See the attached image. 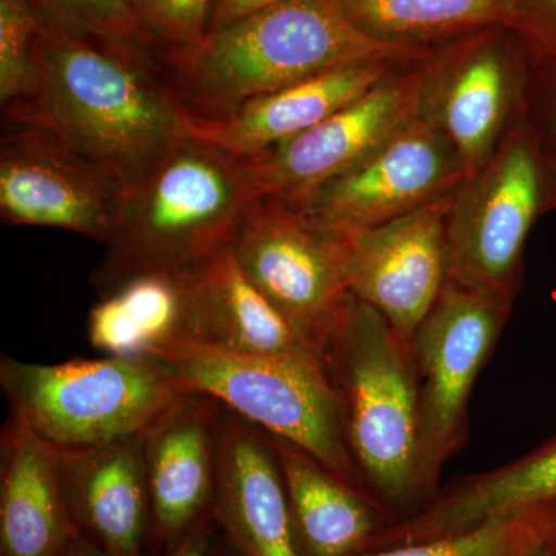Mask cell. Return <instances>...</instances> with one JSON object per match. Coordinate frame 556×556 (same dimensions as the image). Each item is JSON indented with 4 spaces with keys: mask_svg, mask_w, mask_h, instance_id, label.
<instances>
[{
    "mask_svg": "<svg viewBox=\"0 0 556 556\" xmlns=\"http://www.w3.org/2000/svg\"><path fill=\"white\" fill-rule=\"evenodd\" d=\"M7 124L38 127L127 190L190 134L169 68L155 51L46 16L33 43V86L2 109Z\"/></svg>",
    "mask_w": 556,
    "mask_h": 556,
    "instance_id": "1",
    "label": "cell"
},
{
    "mask_svg": "<svg viewBox=\"0 0 556 556\" xmlns=\"http://www.w3.org/2000/svg\"><path fill=\"white\" fill-rule=\"evenodd\" d=\"M431 54L372 38L348 20L336 0H280L208 33L195 53L169 72L190 116L218 119L244 102L329 70L413 67Z\"/></svg>",
    "mask_w": 556,
    "mask_h": 556,
    "instance_id": "2",
    "label": "cell"
},
{
    "mask_svg": "<svg viewBox=\"0 0 556 556\" xmlns=\"http://www.w3.org/2000/svg\"><path fill=\"white\" fill-rule=\"evenodd\" d=\"M255 200L247 163L190 131L127 190L91 287L104 298L137 277L199 268L233 248Z\"/></svg>",
    "mask_w": 556,
    "mask_h": 556,
    "instance_id": "3",
    "label": "cell"
},
{
    "mask_svg": "<svg viewBox=\"0 0 556 556\" xmlns=\"http://www.w3.org/2000/svg\"><path fill=\"white\" fill-rule=\"evenodd\" d=\"M321 361L348 447L386 526L415 517L427 501L417 482L419 375L412 342L350 294Z\"/></svg>",
    "mask_w": 556,
    "mask_h": 556,
    "instance_id": "4",
    "label": "cell"
},
{
    "mask_svg": "<svg viewBox=\"0 0 556 556\" xmlns=\"http://www.w3.org/2000/svg\"><path fill=\"white\" fill-rule=\"evenodd\" d=\"M0 387L10 416L65 453L144 433L190 394L159 356L75 358L54 365L3 356Z\"/></svg>",
    "mask_w": 556,
    "mask_h": 556,
    "instance_id": "5",
    "label": "cell"
},
{
    "mask_svg": "<svg viewBox=\"0 0 556 556\" xmlns=\"http://www.w3.org/2000/svg\"><path fill=\"white\" fill-rule=\"evenodd\" d=\"M156 356L190 393L206 394L263 433L295 445L369 497L320 358L251 356L192 343H177Z\"/></svg>",
    "mask_w": 556,
    "mask_h": 556,
    "instance_id": "6",
    "label": "cell"
},
{
    "mask_svg": "<svg viewBox=\"0 0 556 556\" xmlns=\"http://www.w3.org/2000/svg\"><path fill=\"white\" fill-rule=\"evenodd\" d=\"M556 172L527 118L457 190L448 217L447 280L514 302L530 229L552 197Z\"/></svg>",
    "mask_w": 556,
    "mask_h": 556,
    "instance_id": "7",
    "label": "cell"
},
{
    "mask_svg": "<svg viewBox=\"0 0 556 556\" xmlns=\"http://www.w3.org/2000/svg\"><path fill=\"white\" fill-rule=\"evenodd\" d=\"M511 303L447 280L412 340L419 375L417 482L427 504L438 493L439 471L466 439L471 388Z\"/></svg>",
    "mask_w": 556,
    "mask_h": 556,
    "instance_id": "8",
    "label": "cell"
},
{
    "mask_svg": "<svg viewBox=\"0 0 556 556\" xmlns=\"http://www.w3.org/2000/svg\"><path fill=\"white\" fill-rule=\"evenodd\" d=\"M233 255L252 287L321 357L350 295L345 233L314 225L281 201L258 199Z\"/></svg>",
    "mask_w": 556,
    "mask_h": 556,
    "instance_id": "9",
    "label": "cell"
},
{
    "mask_svg": "<svg viewBox=\"0 0 556 556\" xmlns=\"http://www.w3.org/2000/svg\"><path fill=\"white\" fill-rule=\"evenodd\" d=\"M527 53L506 28L452 40L424 62L417 116L450 139L471 175L527 110Z\"/></svg>",
    "mask_w": 556,
    "mask_h": 556,
    "instance_id": "10",
    "label": "cell"
},
{
    "mask_svg": "<svg viewBox=\"0 0 556 556\" xmlns=\"http://www.w3.org/2000/svg\"><path fill=\"white\" fill-rule=\"evenodd\" d=\"M468 178L450 139L416 116L294 208L321 228L354 232L444 199Z\"/></svg>",
    "mask_w": 556,
    "mask_h": 556,
    "instance_id": "11",
    "label": "cell"
},
{
    "mask_svg": "<svg viewBox=\"0 0 556 556\" xmlns=\"http://www.w3.org/2000/svg\"><path fill=\"white\" fill-rule=\"evenodd\" d=\"M0 142V215L11 226L70 230L108 244L127 189L47 131L9 124Z\"/></svg>",
    "mask_w": 556,
    "mask_h": 556,
    "instance_id": "12",
    "label": "cell"
},
{
    "mask_svg": "<svg viewBox=\"0 0 556 556\" xmlns=\"http://www.w3.org/2000/svg\"><path fill=\"white\" fill-rule=\"evenodd\" d=\"M424 62L397 70L313 129L243 160L258 199L299 207L416 118Z\"/></svg>",
    "mask_w": 556,
    "mask_h": 556,
    "instance_id": "13",
    "label": "cell"
},
{
    "mask_svg": "<svg viewBox=\"0 0 556 556\" xmlns=\"http://www.w3.org/2000/svg\"><path fill=\"white\" fill-rule=\"evenodd\" d=\"M456 192L386 225L343 232L348 291L378 309L408 342L447 281V228Z\"/></svg>",
    "mask_w": 556,
    "mask_h": 556,
    "instance_id": "14",
    "label": "cell"
},
{
    "mask_svg": "<svg viewBox=\"0 0 556 556\" xmlns=\"http://www.w3.org/2000/svg\"><path fill=\"white\" fill-rule=\"evenodd\" d=\"M223 405L190 393L144 431L152 536L175 546L212 514Z\"/></svg>",
    "mask_w": 556,
    "mask_h": 556,
    "instance_id": "15",
    "label": "cell"
},
{
    "mask_svg": "<svg viewBox=\"0 0 556 556\" xmlns=\"http://www.w3.org/2000/svg\"><path fill=\"white\" fill-rule=\"evenodd\" d=\"M212 515L236 556H300L287 489L268 437L225 407Z\"/></svg>",
    "mask_w": 556,
    "mask_h": 556,
    "instance_id": "16",
    "label": "cell"
},
{
    "mask_svg": "<svg viewBox=\"0 0 556 556\" xmlns=\"http://www.w3.org/2000/svg\"><path fill=\"white\" fill-rule=\"evenodd\" d=\"M62 471L80 535L110 556H144L152 536L144 433L62 452Z\"/></svg>",
    "mask_w": 556,
    "mask_h": 556,
    "instance_id": "17",
    "label": "cell"
},
{
    "mask_svg": "<svg viewBox=\"0 0 556 556\" xmlns=\"http://www.w3.org/2000/svg\"><path fill=\"white\" fill-rule=\"evenodd\" d=\"M78 535L61 450L10 416L0 438L2 556H64Z\"/></svg>",
    "mask_w": 556,
    "mask_h": 556,
    "instance_id": "18",
    "label": "cell"
},
{
    "mask_svg": "<svg viewBox=\"0 0 556 556\" xmlns=\"http://www.w3.org/2000/svg\"><path fill=\"white\" fill-rule=\"evenodd\" d=\"M185 299L181 343L251 356L321 361L320 354L252 287L233 248L185 273Z\"/></svg>",
    "mask_w": 556,
    "mask_h": 556,
    "instance_id": "19",
    "label": "cell"
},
{
    "mask_svg": "<svg viewBox=\"0 0 556 556\" xmlns=\"http://www.w3.org/2000/svg\"><path fill=\"white\" fill-rule=\"evenodd\" d=\"M402 68L408 67L361 64L329 70L244 102L223 118L189 115L190 131L236 159H254L313 129Z\"/></svg>",
    "mask_w": 556,
    "mask_h": 556,
    "instance_id": "20",
    "label": "cell"
},
{
    "mask_svg": "<svg viewBox=\"0 0 556 556\" xmlns=\"http://www.w3.org/2000/svg\"><path fill=\"white\" fill-rule=\"evenodd\" d=\"M551 501H556V437L521 459L438 492L415 517L383 526L369 551L455 535L496 515Z\"/></svg>",
    "mask_w": 556,
    "mask_h": 556,
    "instance_id": "21",
    "label": "cell"
},
{
    "mask_svg": "<svg viewBox=\"0 0 556 556\" xmlns=\"http://www.w3.org/2000/svg\"><path fill=\"white\" fill-rule=\"evenodd\" d=\"M266 437L283 477L300 556L367 552L387 525L379 507L295 445Z\"/></svg>",
    "mask_w": 556,
    "mask_h": 556,
    "instance_id": "22",
    "label": "cell"
},
{
    "mask_svg": "<svg viewBox=\"0 0 556 556\" xmlns=\"http://www.w3.org/2000/svg\"><path fill=\"white\" fill-rule=\"evenodd\" d=\"M185 273L134 278L91 308V346L105 356H156L185 339Z\"/></svg>",
    "mask_w": 556,
    "mask_h": 556,
    "instance_id": "23",
    "label": "cell"
},
{
    "mask_svg": "<svg viewBox=\"0 0 556 556\" xmlns=\"http://www.w3.org/2000/svg\"><path fill=\"white\" fill-rule=\"evenodd\" d=\"M343 14L372 38L428 49L430 43L506 28L517 0H336Z\"/></svg>",
    "mask_w": 556,
    "mask_h": 556,
    "instance_id": "24",
    "label": "cell"
},
{
    "mask_svg": "<svg viewBox=\"0 0 556 556\" xmlns=\"http://www.w3.org/2000/svg\"><path fill=\"white\" fill-rule=\"evenodd\" d=\"M552 543H556V501L496 515L455 535L356 556H522Z\"/></svg>",
    "mask_w": 556,
    "mask_h": 556,
    "instance_id": "25",
    "label": "cell"
},
{
    "mask_svg": "<svg viewBox=\"0 0 556 556\" xmlns=\"http://www.w3.org/2000/svg\"><path fill=\"white\" fill-rule=\"evenodd\" d=\"M218 0H142L137 11L142 30L161 47L167 68L195 53L206 38Z\"/></svg>",
    "mask_w": 556,
    "mask_h": 556,
    "instance_id": "26",
    "label": "cell"
},
{
    "mask_svg": "<svg viewBox=\"0 0 556 556\" xmlns=\"http://www.w3.org/2000/svg\"><path fill=\"white\" fill-rule=\"evenodd\" d=\"M42 21L35 0H0V104L2 109L30 93L33 43Z\"/></svg>",
    "mask_w": 556,
    "mask_h": 556,
    "instance_id": "27",
    "label": "cell"
},
{
    "mask_svg": "<svg viewBox=\"0 0 556 556\" xmlns=\"http://www.w3.org/2000/svg\"><path fill=\"white\" fill-rule=\"evenodd\" d=\"M46 16L91 35L155 51L137 14L119 0H35ZM156 53V51H155Z\"/></svg>",
    "mask_w": 556,
    "mask_h": 556,
    "instance_id": "28",
    "label": "cell"
},
{
    "mask_svg": "<svg viewBox=\"0 0 556 556\" xmlns=\"http://www.w3.org/2000/svg\"><path fill=\"white\" fill-rule=\"evenodd\" d=\"M506 30L533 64L556 72V0H517Z\"/></svg>",
    "mask_w": 556,
    "mask_h": 556,
    "instance_id": "29",
    "label": "cell"
},
{
    "mask_svg": "<svg viewBox=\"0 0 556 556\" xmlns=\"http://www.w3.org/2000/svg\"><path fill=\"white\" fill-rule=\"evenodd\" d=\"M541 73V83L538 84L541 91L538 94L541 110V129L536 127L538 135L543 141L544 150H546L548 160L556 172V72L555 70L541 67L536 65Z\"/></svg>",
    "mask_w": 556,
    "mask_h": 556,
    "instance_id": "30",
    "label": "cell"
},
{
    "mask_svg": "<svg viewBox=\"0 0 556 556\" xmlns=\"http://www.w3.org/2000/svg\"><path fill=\"white\" fill-rule=\"evenodd\" d=\"M217 532V525L214 515H207L199 526L179 540L175 546L166 548L163 556H212L214 547V535Z\"/></svg>",
    "mask_w": 556,
    "mask_h": 556,
    "instance_id": "31",
    "label": "cell"
},
{
    "mask_svg": "<svg viewBox=\"0 0 556 556\" xmlns=\"http://www.w3.org/2000/svg\"><path fill=\"white\" fill-rule=\"evenodd\" d=\"M277 2H280V0H218L208 33L217 30L219 27H225L230 22L252 13V11H257L263 9V7L273 5V3Z\"/></svg>",
    "mask_w": 556,
    "mask_h": 556,
    "instance_id": "32",
    "label": "cell"
},
{
    "mask_svg": "<svg viewBox=\"0 0 556 556\" xmlns=\"http://www.w3.org/2000/svg\"><path fill=\"white\" fill-rule=\"evenodd\" d=\"M64 556H110L108 552L102 551L97 544L91 543L86 536L79 535L73 540L72 546L65 552Z\"/></svg>",
    "mask_w": 556,
    "mask_h": 556,
    "instance_id": "33",
    "label": "cell"
},
{
    "mask_svg": "<svg viewBox=\"0 0 556 556\" xmlns=\"http://www.w3.org/2000/svg\"><path fill=\"white\" fill-rule=\"evenodd\" d=\"M522 556H556V544H541Z\"/></svg>",
    "mask_w": 556,
    "mask_h": 556,
    "instance_id": "34",
    "label": "cell"
},
{
    "mask_svg": "<svg viewBox=\"0 0 556 556\" xmlns=\"http://www.w3.org/2000/svg\"><path fill=\"white\" fill-rule=\"evenodd\" d=\"M212 556H236L232 551H230V547L228 546V543H226L225 540H223V536L219 538L218 543L214 540V547H212Z\"/></svg>",
    "mask_w": 556,
    "mask_h": 556,
    "instance_id": "35",
    "label": "cell"
},
{
    "mask_svg": "<svg viewBox=\"0 0 556 556\" xmlns=\"http://www.w3.org/2000/svg\"><path fill=\"white\" fill-rule=\"evenodd\" d=\"M121 3H124V5L127 7V9H130L134 11L135 14H137V11L139 9V5H141L142 0H119Z\"/></svg>",
    "mask_w": 556,
    "mask_h": 556,
    "instance_id": "36",
    "label": "cell"
}]
</instances>
